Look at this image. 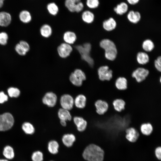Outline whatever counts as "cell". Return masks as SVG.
Masks as SVG:
<instances>
[{
    "instance_id": "cell-1",
    "label": "cell",
    "mask_w": 161,
    "mask_h": 161,
    "mask_svg": "<svg viewBox=\"0 0 161 161\" xmlns=\"http://www.w3.org/2000/svg\"><path fill=\"white\" fill-rule=\"evenodd\" d=\"M104 151L98 145L94 143L89 144L83 151L82 156L86 161H103Z\"/></svg>"
},
{
    "instance_id": "cell-2",
    "label": "cell",
    "mask_w": 161,
    "mask_h": 161,
    "mask_svg": "<svg viewBox=\"0 0 161 161\" xmlns=\"http://www.w3.org/2000/svg\"><path fill=\"white\" fill-rule=\"evenodd\" d=\"M100 45L105 50V55L106 58L110 61H113L116 58L117 50L113 42L108 39H104L100 42Z\"/></svg>"
},
{
    "instance_id": "cell-3",
    "label": "cell",
    "mask_w": 161,
    "mask_h": 161,
    "mask_svg": "<svg viewBox=\"0 0 161 161\" xmlns=\"http://www.w3.org/2000/svg\"><path fill=\"white\" fill-rule=\"evenodd\" d=\"M75 47L80 54L82 59L86 62L91 67H93L94 62L90 55L91 44L89 43H86L82 45H76Z\"/></svg>"
},
{
    "instance_id": "cell-4",
    "label": "cell",
    "mask_w": 161,
    "mask_h": 161,
    "mask_svg": "<svg viewBox=\"0 0 161 161\" xmlns=\"http://www.w3.org/2000/svg\"><path fill=\"white\" fill-rule=\"evenodd\" d=\"M14 123V119L11 114L5 113L0 115V131L9 130L12 127Z\"/></svg>"
},
{
    "instance_id": "cell-5",
    "label": "cell",
    "mask_w": 161,
    "mask_h": 161,
    "mask_svg": "<svg viewBox=\"0 0 161 161\" xmlns=\"http://www.w3.org/2000/svg\"><path fill=\"white\" fill-rule=\"evenodd\" d=\"M86 77L84 72L80 69H76L70 74L69 79L72 84L76 86H80Z\"/></svg>"
},
{
    "instance_id": "cell-6",
    "label": "cell",
    "mask_w": 161,
    "mask_h": 161,
    "mask_svg": "<svg viewBox=\"0 0 161 161\" xmlns=\"http://www.w3.org/2000/svg\"><path fill=\"white\" fill-rule=\"evenodd\" d=\"M64 4L66 8L72 12H79L84 7L81 0H65Z\"/></svg>"
},
{
    "instance_id": "cell-7",
    "label": "cell",
    "mask_w": 161,
    "mask_h": 161,
    "mask_svg": "<svg viewBox=\"0 0 161 161\" xmlns=\"http://www.w3.org/2000/svg\"><path fill=\"white\" fill-rule=\"evenodd\" d=\"M113 71L107 66L100 67L97 70V75L99 79L102 81H109L112 77Z\"/></svg>"
},
{
    "instance_id": "cell-8",
    "label": "cell",
    "mask_w": 161,
    "mask_h": 161,
    "mask_svg": "<svg viewBox=\"0 0 161 161\" xmlns=\"http://www.w3.org/2000/svg\"><path fill=\"white\" fill-rule=\"evenodd\" d=\"M148 69L143 68L140 67L133 71L131 74V76L134 78L138 83L144 80L148 76L149 74Z\"/></svg>"
},
{
    "instance_id": "cell-9",
    "label": "cell",
    "mask_w": 161,
    "mask_h": 161,
    "mask_svg": "<svg viewBox=\"0 0 161 161\" xmlns=\"http://www.w3.org/2000/svg\"><path fill=\"white\" fill-rule=\"evenodd\" d=\"M60 104L62 108L68 110H71L74 105V100L70 95L65 94L61 97Z\"/></svg>"
},
{
    "instance_id": "cell-10",
    "label": "cell",
    "mask_w": 161,
    "mask_h": 161,
    "mask_svg": "<svg viewBox=\"0 0 161 161\" xmlns=\"http://www.w3.org/2000/svg\"><path fill=\"white\" fill-rule=\"evenodd\" d=\"M125 137L129 141L134 143L136 142L139 138V137L142 134L133 127H129L126 129L125 131Z\"/></svg>"
},
{
    "instance_id": "cell-11",
    "label": "cell",
    "mask_w": 161,
    "mask_h": 161,
    "mask_svg": "<svg viewBox=\"0 0 161 161\" xmlns=\"http://www.w3.org/2000/svg\"><path fill=\"white\" fill-rule=\"evenodd\" d=\"M57 97L54 93L50 92L46 93L42 98V102L47 106L52 107L56 104Z\"/></svg>"
},
{
    "instance_id": "cell-12",
    "label": "cell",
    "mask_w": 161,
    "mask_h": 161,
    "mask_svg": "<svg viewBox=\"0 0 161 161\" xmlns=\"http://www.w3.org/2000/svg\"><path fill=\"white\" fill-rule=\"evenodd\" d=\"M76 140L75 135L72 133H66L63 134L61 138L63 145L67 148L72 147Z\"/></svg>"
},
{
    "instance_id": "cell-13",
    "label": "cell",
    "mask_w": 161,
    "mask_h": 161,
    "mask_svg": "<svg viewBox=\"0 0 161 161\" xmlns=\"http://www.w3.org/2000/svg\"><path fill=\"white\" fill-rule=\"evenodd\" d=\"M72 50L70 44L66 43L61 44L57 48V51L59 56L62 58H66L69 55Z\"/></svg>"
},
{
    "instance_id": "cell-14",
    "label": "cell",
    "mask_w": 161,
    "mask_h": 161,
    "mask_svg": "<svg viewBox=\"0 0 161 161\" xmlns=\"http://www.w3.org/2000/svg\"><path fill=\"white\" fill-rule=\"evenodd\" d=\"M94 105L96 113L100 115H103L106 112L109 107L108 103L105 101L101 100H96Z\"/></svg>"
},
{
    "instance_id": "cell-15",
    "label": "cell",
    "mask_w": 161,
    "mask_h": 161,
    "mask_svg": "<svg viewBox=\"0 0 161 161\" xmlns=\"http://www.w3.org/2000/svg\"><path fill=\"white\" fill-rule=\"evenodd\" d=\"M60 145L56 140L52 139L49 140L47 145V150L49 153L52 155L57 154L59 152Z\"/></svg>"
},
{
    "instance_id": "cell-16",
    "label": "cell",
    "mask_w": 161,
    "mask_h": 161,
    "mask_svg": "<svg viewBox=\"0 0 161 161\" xmlns=\"http://www.w3.org/2000/svg\"><path fill=\"white\" fill-rule=\"evenodd\" d=\"M73 120L78 131L82 132L86 130L87 123L83 118L80 117L75 116L73 118Z\"/></svg>"
},
{
    "instance_id": "cell-17",
    "label": "cell",
    "mask_w": 161,
    "mask_h": 161,
    "mask_svg": "<svg viewBox=\"0 0 161 161\" xmlns=\"http://www.w3.org/2000/svg\"><path fill=\"white\" fill-rule=\"evenodd\" d=\"M2 154L4 158L10 161L15 157V153L13 148L9 145H5L3 148Z\"/></svg>"
},
{
    "instance_id": "cell-18",
    "label": "cell",
    "mask_w": 161,
    "mask_h": 161,
    "mask_svg": "<svg viewBox=\"0 0 161 161\" xmlns=\"http://www.w3.org/2000/svg\"><path fill=\"white\" fill-rule=\"evenodd\" d=\"M11 21L10 15L5 12H0V26L5 27L9 25Z\"/></svg>"
},
{
    "instance_id": "cell-19",
    "label": "cell",
    "mask_w": 161,
    "mask_h": 161,
    "mask_svg": "<svg viewBox=\"0 0 161 161\" xmlns=\"http://www.w3.org/2000/svg\"><path fill=\"white\" fill-rule=\"evenodd\" d=\"M86 98L85 96L83 94L77 95L74 100V104L79 109L84 108L86 106Z\"/></svg>"
},
{
    "instance_id": "cell-20",
    "label": "cell",
    "mask_w": 161,
    "mask_h": 161,
    "mask_svg": "<svg viewBox=\"0 0 161 161\" xmlns=\"http://www.w3.org/2000/svg\"><path fill=\"white\" fill-rule=\"evenodd\" d=\"M128 8V4L125 2H122L114 8V10L117 15H122L127 12Z\"/></svg>"
},
{
    "instance_id": "cell-21",
    "label": "cell",
    "mask_w": 161,
    "mask_h": 161,
    "mask_svg": "<svg viewBox=\"0 0 161 161\" xmlns=\"http://www.w3.org/2000/svg\"><path fill=\"white\" fill-rule=\"evenodd\" d=\"M127 18L131 22L136 24L140 21L141 16L139 12L131 10L129 12L127 15Z\"/></svg>"
},
{
    "instance_id": "cell-22",
    "label": "cell",
    "mask_w": 161,
    "mask_h": 161,
    "mask_svg": "<svg viewBox=\"0 0 161 161\" xmlns=\"http://www.w3.org/2000/svg\"><path fill=\"white\" fill-rule=\"evenodd\" d=\"M116 25L117 23L115 20L112 17L105 20L103 24L104 29L107 31H111L113 30L115 28Z\"/></svg>"
},
{
    "instance_id": "cell-23",
    "label": "cell",
    "mask_w": 161,
    "mask_h": 161,
    "mask_svg": "<svg viewBox=\"0 0 161 161\" xmlns=\"http://www.w3.org/2000/svg\"><path fill=\"white\" fill-rule=\"evenodd\" d=\"M58 115L61 120L67 121H70L72 119V115L69 111L63 108H61L59 109Z\"/></svg>"
},
{
    "instance_id": "cell-24",
    "label": "cell",
    "mask_w": 161,
    "mask_h": 161,
    "mask_svg": "<svg viewBox=\"0 0 161 161\" xmlns=\"http://www.w3.org/2000/svg\"><path fill=\"white\" fill-rule=\"evenodd\" d=\"M76 38L75 34L70 31L66 32L63 36V39L65 43L69 44H73L76 41Z\"/></svg>"
},
{
    "instance_id": "cell-25",
    "label": "cell",
    "mask_w": 161,
    "mask_h": 161,
    "mask_svg": "<svg viewBox=\"0 0 161 161\" xmlns=\"http://www.w3.org/2000/svg\"><path fill=\"white\" fill-rule=\"evenodd\" d=\"M115 86L116 88L119 90L126 89L127 86V81L126 79L124 77H118L116 80Z\"/></svg>"
},
{
    "instance_id": "cell-26",
    "label": "cell",
    "mask_w": 161,
    "mask_h": 161,
    "mask_svg": "<svg viewBox=\"0 0 161 161\" xmlns=\"http://www.w3.org/2000/svg\"><path fill=\"white\" fill-rule=\"evenodd\" d=\"M140 131L143 135L148 136L152 133L153 128L152 126L149 123H145L142 124L140 126Z\"/></svg>"
},
{
    "instance_id": "cell-27",
    "label": "cell",
    "mask_w": 161,
    "mask_h": 161,
    "mask_svg": "<svg viewBox=\"0 0 161 161\" xmlns=\"http://www.w3.org/2000/svg\"><path fill=\"white\" fill-rule=\"evenodd\" d=\"M94 14L91 11L86 10L84 11L82 15V18L85 22L90 24L93 22L94 20Z\"/></svg>"
},
{
    "instance_id": "cell-28",
    "label": "cell",
    "mask_w": 161,
    "mask_h": 161,
    "mask_svg": "<svg viewBox=\"0 0 161 161\" xmlns=\"http://www.w3.org/2000/svg\"><path fill=\"white\" fill-rule=\"evenodd\" d=\"M112 104L114 109L117 112H121L125 109V103L122 99H117L114 100Z\"/></svg>"
},
{
    "instance_id": "cell-29",
    "label": "cell",
    "mask_w": 161,
    "mask_h": 161,
    "mask_svg": "<svg viewBox=\"0 0 161 161\" xmlns=\"http://www.w3.org/2000/svg\"><path fill=\"white\" fill-rule=\"evenodd\" d=\"M32 161H44V154L41 150H38L34 151L31 156Z\"/></svg>"
},
{
    "instance_id": "cell-30",
    "label": "cell",
    "mask_w": 161,
    "mask_h": 161,
    "mask_svg": "<svg viewBox=\"0 0 161 161\" xmlns=\"http://www.w3.org/2000/svg\"><path fill=\"white\" fill-rule=\"evenodd\" d=\"M40 32L42 36L45 38H48L51 35L52 30L51 27L49 25L45 24L41 27Z\"/></svg>"
},
{
    "instance_id": "cell-31",
    "label": "cell",
    "mask_w": 161,
    "mask_h": 161,
    "mask_svg": "<svg viewBox=\"0 0 161 161\" xmlns=\"http://www.w3.org/2000/svg\"><path fill=\"white\" fill-rule=\"evenodd\" d=\"M137 59L138 62L141 64H147L149 61V57L145 52H140L137 55Z\"/></svg>"
},
{
    "instance_id": "cell-32",
    "label": "cell",
    "mask_w": 161,
    "mask_h": 161,
    "mask_svg": "<svg viewBox=\"0 0 161 161\" xmlns=\"http://www.w3.org/2000/svg\"><path fill=\"white\" fill-rule=\"evenodd\" d=\"M22 129L24 132L28 135H32L35 132V129L33 126L30 123L25 122L22 126Z\"/></svg>"
},
{
    "instance_id": "cell-33",
    "label": "cell",
    "mask_w": 161,
    "mask_h": 161,
    "mask_svg": "<svg viewBox=\"0 0 161 161\" xmlns=\"http://www.w3.org/2000/svg\"><path fill=\"white\" fill-rule=\"evenodd\" d=\"M20 20L24 23H28L31 20V16L30 13L27 10L21 11L19 15Z\"/></svg>"
},
{
    "instance_id": "cell-34",
    "label": "cell",
    "mask_w": 161,
    "mask_h": 161,
    "mask_svg": "<svg viewBox=\"0 0 161 161\" xmlns=\"http://www.w3.org/2000/svg\"><path fill=\"white\" fill-rule=\"evenodd\" d=\"M47 9L49 13L53 16L56 15L59 11L58 5L54 2L49 3L47 5Z\"/></svg>"
},
{
    "instance_id": "cell-35",
    "label": "cell",
    "mask_w": 161,
    "mask_h": 161,
    "mask_svg": "<svg viewBox=\"0 0 161 161\" xmlns=\"http://www.w3.org/2000/svg\"><path fill=\"white\" fill-rule=\"evenodd\" d=\"M142 47L145 51L150 52L153 49L154 47V44L151 40L147 39L143 42Z\"/></svg>"
},
{
    "instance_id": "cell-36",
    "label": "cell",
    "mask_w": 161,
    "mask_h": 161,
    "mask_svg": "<svg viewBox=\"0 0 161 161\" xmlns=\"http://www.w3.org/2000/svg\"><path fill=\"white\" fill-rule=\"evenodd\" d=\"M7 92L9 96L11 97H16L20 94V90L16 88L10 87L8 89Z\"/></svg>"
},
{
    "instance_id": "cell-37",
    "label": "cell",
    "mask_w": 161,
    "mask_h": 161,
    "mask_svg": "<svg viewBox=\"0 0 161 161\" xmlns=\"http://www.w3.org/2000/svg\"><path fill=\"white\" fill-rule=\"evenodd\" d=\"M86 4L87 6L90 9H95L99 6V0H86Z\"/></svg>"
},
{
    "instance_id": "cell-38",
    "label": "cell",
    "mask_w": 161,
    "mask_h": 161,
    "mask_svg": "<svg viewBox=\"0 0 161 161\" xmlns=\"http://www.w3.org/2000/svg\"><path fill=\"white\" fill-rule=\"evenodd\" d=\"M8 38V35L6 32H0V44L3 45H6L7 44Z\"/></svg>"
},
{
    "instance_id": "cell-39",
    "label": "cell",
    "mask_w": 161,
    "mask_h": 161,
    "mask_svg": "<svg viewBox=\"0 0 161 161\" xmlns=\"http://www.w3.org/2000/svg\"><path fill=\"white\" fill-rule=\"evenodd\" d=\"M15 49L16 52L21 55H24L27 52L23 47L19 43L17 44L16 45Z\"/></svg>"
},
{
    "instance_id": "cell-40",
    "label": "cell",
    "mask_w": 161,
    "mask_h": 161,
    "mask_svg": "<svg viewBox=\"0 0 161 161\" xmlns=\"http://www.w3.org/2000/svg\"><path fill=\"white\" fill-rule=\"evenodd\" d=\"M154 65L157 70L159 72H161V57L160 56L158 57L157 59L155 61Z\"/></svg>"
},
{
    "instance_id": "cell-41",
    "label": "cell",
    "mask_w": 161,
    "mask_h": 161,
    "mask_svg": "<svg viewBox=\"0 0 161 161\" xmlns=\"http://www.w3.org/2000/svg\"><path fill=\"white\" fill-rule=\"evenodd\" d=\"M19 43L23 47L27 52L29 51L30 49V47L27 42L24 41H21Z\"/></svg>"
},
{
    "instance_id": "cell-42",
    "label": "cell",
    "mask_w": 161,
    "mask_h": 161,
    "mask_svg": "<svg viewBox=\"0 0 161 161\" xmlns=\"http://www.w3.org/2000/svg\"><path fill=\"white\" fill-rule=\"evenodd\" d=\"M7 96L3 92H0V103H2L8 100Z\"/></svg>"
},
{
    "instance_id": "cell-43",
    "label": "cell",
    "mask_w": 161,
    "mask_h": 161,
    "mask_svg": "<svg viewBox=\"0 0 161 161\" xmlns=\"http://www.w3.org/2000/svg\"><path fill=\"white\" fill-rule=\"evenodd\" d=\"M155 154L157 158L159 160L161 159V147H157L155 151Z\"/></svg>"
},
{
    "instance_id": "cell-44",
    "label": "cell",
    "mask_w": 161,
    "mask_h": 161,
    "mask_svg": "<svg viewBox=\"0 0 161 161\" xmlns=\"http://www.w3.org/2000/svg\"><path fill=\"white\" fill-rule=\"evenodd\" d=\"M127 2L131 5H134L137 4L140 0H126Z\"/></svg>"
},
{
    "instance_id": "cell-45",
    "label": "cell",
    "mask_w": 161,
    "mask_h": 161,
    "mask_svg": "<svg viewBox=\"0 0 161 161\" xmlns=\"http://www.w3.org/2000/svg\"><path fill=\"white\" fill-rule=\"evenodd\" d=\"M66 121L64 120L60 121V123L61 125L63 127H65L67 125Z\"/></svg>"
},
{
    "instance_id": "cell-46",
    "label": "cell",
    "mask_w": 161,
    "mask_h": 161,
    "mask_svg": "<svg viewBox=\"0 0 161 161\" xmlns=\"http://www.w3.org/2000/svg\"><path fill=\"white\" fill-rule=\"evenodd\" d=\"M4 0H0V8L3 6Z\"/></svg>"
},
{
    "instance_id": "cell-47",
    "label": "cell",
    "mask_w": 161,
    "mask_h": 161,
    "mask_svg": "<svg viewBox=\"0 0 161 161\" xmlns=\"http://www.w3.org/2000/svg\"><path fill=\"white\" fill-rule=\"evenodd\" d=\"M0 161H10L4 158H0Z\"/></svg>"
},
{
    "instance_id": "cell-48",
    "label": "cell",
    "mask_w": 161,
    "mask_h": 161,
    "mask_svg": "<svg viewBox=\"0 0 161 161\" xmlns=\"http://www.w3.org/2000/svg\"><path fill=\"white\" fill-rule=\"evenodd\" d=\"M49 161H55L54 160H49Z\"/></svg>"
}]
</instances>
